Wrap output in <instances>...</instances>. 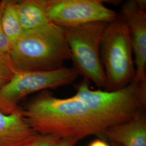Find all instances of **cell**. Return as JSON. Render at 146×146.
Masks as SVG:
<instances>
[{
  "label": "cell",
  "mask_w": 146,
  "mask_h": 146,
  "mask_svg": "<svg viewBox=\"0 0 146 146\" xmlns=\"http://www.w3.org/2000/svg\"><path fill=\"white\" fill-rule=\"evenodd\" d=\"M22 113L29 126L38 134L78 140L100 136L111 125L107 119L88 101L76 95L58 98L45 90L29 101Z\"/></svg>",
  "instance_id": "obj_1"
},
{
  "label": "cell",
  "mask_w": 146,
  "mask_h": 146,
  "mask_svg": "<svg viewBox=\"0 0 146 146\" xmlns=\"http://www.w3.org/2000/svg\"><path fill=\"white\" fill-rule=\"evenodd\" d=\"M10 55L16 70L23 72L56 70L70 60L63 28L52 23L23 31Z\"/></svg>",
  "instance_id": "obj_2"
},
{
  "label": "cell",
  "mask_w": 146,
  "mask_h": 146,
  "mask_svg": "<svg viewBox=\"0 0 146 146\" xmlns=\"http://www.w3.org/2000/svg\"><path fill=\"white\" fill-rule=\"evenodd\" d=\"M100 54L106 76L104 90H119L134 81L133 52L125 24L119 14L104 29Z\"/></svg>",
  "instance_id": "obj_3"
},
{
  "label": "cell",
  "mask_w": 146,
  "mask_h": 146,
  "mask_svg": "<svg viewBox=\"0 0 146 146\" xmlns=\"http://www.w3.org/2000/svg\"><path fill=\"white\" fill-rule=\"evenodd\" d=\"M108 23L93 22L62 28L73 68L84 79L104 89L106 76L100 54V43Z\"/></svg>",
  "instance_id": "obj_4"
},
{
  "label": "cell",
  "mask_w": 146,
  "mask_h": 146,
  "mask_svg": "<svg viewBox=\"0 0 146 146\" xmlns=\"http://www.w3.org/2000/svg\"><path fill=\"white\" fill-rule=\"evenodd\" d=\"M78 75L73 68L63 67L42 72L17 71L11 81L0 89V112L22 114L20 102L27 96L73 83Z\"/></svg>",
  "instance_id": "obj_5"
},
{
  "label": "cell",
  "mask_w": 146,
  "mask_h": 146,
  "mask_svg": "<svg viewBox=\"0 0 146 146\" xmlns=\"http://www.w3.org/2000/svg\"><path fill=\"white\" fill-rule=\"evenodd\" d=\"M50 22L61 28L93 22L110 23L117 16L102 0H44Z\"/></svg>",
  "instance_id": "obj_6"
},
{
  "label": "cell",
  "mask_w": 146,
  "mask_h": 146,
  "mask_svg": "<svg viewBox=\"0 0 146 146\" xmlns=\"http://www.w3.org/2000/svg\"><path fill=\"white\" fill-rule=\"evenodd\" d=\"M125 24L135 68L134 81L146 82V1L128 0L119 14Z\"/></svg>",
  "instance_id": "obj_7"
},
{
  "label": "cell",
  "mask_w": 146,
  "mask_h": 146,
  "mask_svg": "<svg viewBox=\"0 0 146 146\" xmlns=\"http://www.w3.org/2000/svg\"><path fill=\"white\" fill-rule=\"evenodd\" d=\"M100 136L121 146H146L145 110L130 120L107 128Z\"/></svg>",
  "instance_id": "obj_8"
},
{
  "label": "cell",
  "mask_w": 146,
  "mask_h": 146,
  "mask_svg": "<svg viewBox=\"0 0 146 146\" xmlns=\"http://www.w3.org/2000/svg\"><path fill=\"white\" fill-rule=\"evenodd\" d=\"M37 134L23 114L7 115L0 112V146H28Z\"/></svg>",
  "instance_id": "obj_9"
},
{
  "label": "cell",
  "mask_w": 146,
  "mask_h": 146,
  "mask_svg": "<svg viewBox=\"0 0 146 146\" xmlns=\"http://www.w3.org/2000/svg\"><path fill=\"white\" fill-rule=\"evenodd\" d=\"M17 11L23 31L51 23L47 16L44 0L17 1Z\"/></svg>",
  "instance_id": "obj_10"
},
{
  "label": "cell",
  "mask_w": 146,
  "mask_h": 146,
  "mask_svg": "<svg viewBox=\"0 0 146 146\" xmlns=\"http://www.w3.org/2000/svg\"><path fill=\"white\" fill-rule=\"evenodd\" d=\"M1 24L11 48L23 31L18 14L17 1H2Z\"/></svg>",
  "instance_id": "obj_11"
},
{
  "label": "cell",
  "mask_w": 146,
  "mask_h": 146,
  "mask_svg": "<svg viewBox=\"0 0 146 146\" xmlns=\"http://www.w3.org/2000/svg\"><path fill=\"white\" fill-rule=\"evenodd\" d=\"M16 72L10 53L0 54V89L11 81Z\"/></svg>",
  "instance_id": "obj_12"
},
{
  "label": "cell",
  "mask_w": 146,
  "mask_h": 146,
  "mask_svg": "<svg viewBox=\"0 0 146 146\" xmlns=\"http://www.w3.org/2000/svg\"><path fill=\"white\" fill-rule=\"evenodd\" d=\"M60 139L54 136L37 134L35 139L28 146H55Z\"/></svg>",
  "instance_id": "obj_13"
},
{
  "label": "cell",
  "mask_w": 146,
  "mask_h": 146,
  "mask_svg": "<svg viewBox=\"0 0 146 146\" xmlns=\"http://www.w3.org/2000/svg\"><path fill=\"white\" fill-rule=\"evenodd\" d=\"M2 8V1H0V54L10 53L11 45L9 40L5 36V34L1 24V14Z\"/></svg>",
  "instance_id": "obj_14"
},
{
  "label": "cell",
  "mask_w": 146,
  "mask_h": 146,
  "mask_svg": "<svg viewBox=\"0 0 146 146\" xmlns=\"http://www.w3.org/2000/svg\"><path fill=\"white\" fill-rule=\"evenodd\" d=\"M78 140L75 138L60 139L55 146H75Z\"/></svg>",
  "instance_id": "obj_15"
},
{
  "label": "cell",
  "mask_w": 146,
  "mask_h": 146,
  "mask_svg": "<svg viewBox=\"0 0 146 146\" xmlns=\"http://www.w3.org/2000/svg\"><path fill=\"white\" fill-rule=\"evenodd\" d=\"M88 146H111L104 140L96 139L92 141Z\"/></svg>",
  "instance_id": "obj_16"
},
{
  "label": "cell",
  "mask_w": 146,
  "mask_h": 146,
  "mask_svg": "<svg viewBox=\"0 0 146 146\" xmlns=\"http://www.w3.org/2000/svg\"><path fill=\"white\" fill-rule=\"evenodd\" d=\"M111 146H121L118 145V144H116L115 143H113V142H111Z\"/></svg>",
  "instance_id": "obj_17"
}]
</instances>
